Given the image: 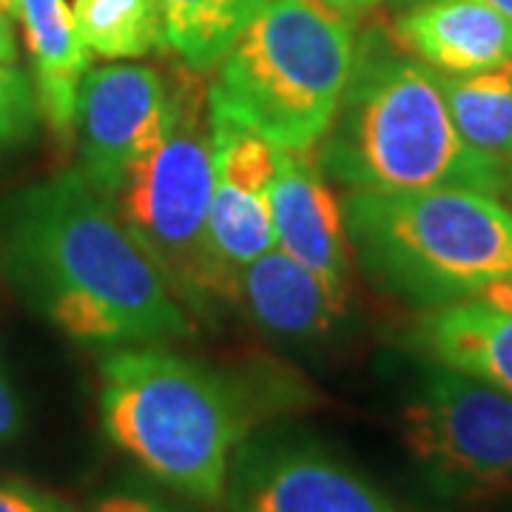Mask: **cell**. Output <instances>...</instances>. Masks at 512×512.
Segmentation results:
<instances>
[{"instance_id": "obj_26", "label": "cell", "mask_w": 512, "mask_h": 512, "mask_svg": "<svg viewBox=\"0 0 512 512\" xmlns=\"http://www.w3.org/2000/svg\"><path fill=\"white\" fill-rule=\"evenodd\" d=\"M481 3L493 6L498 15H504V18H507L512 23V0H481Z\"/></svg>"}, {"instance_id": "obj_25", "label": "cell", "mask_w": 512, "mask_h": 512, "mask_svg": "<svg viewBox=\"0 0 512 512\" xmlns=\"http://www.w3.org/2000/svg\"><path fill=\"white\" fill-rule=\"evenodd\" d=\"M501 200H507L512 208V160L504 163V188H501Z\"/></svg>"}, {"instance_id": "obj_20", "label": "cell", "mask_w": 512, "mask_h": 512, "mask_svg": "<svg viewBox=\"0 0 512 512\" xmlns=\"http://www.w3.org/2000/svg\"><path fill=\"white\" fill-rule=\"evenodd\" d=\"M83 512H191L174 504L168 495L148 490L140 484H120L111 487L106 493H100L97 498L89 501V507Z\"/></svg>"}, {"instance_id": "obj_7", "label": "cell", "mask_w": 512, "mask_h": 512, "mask_svg": "<svg viewBox=\"0 0 512 512\" xmlns=\"http://www.w3.org/2000/svg\"><path fill=\"white\" fill-rule=\"evenodd\" d=\"M404 444L444 498L512 493V396L447 365L430 367L402 413Z\"/></svg>"}, {"instance_id": "obj_15", "label": "cell", "mask_w": 512, "mask_h": 512, "mask_svg": "<svg viewBox=\"0 0 512 512\" xmlns=\"http://www.w3.org/2000/svg\"><path fill=\"white\" fill-rule=\"evenodd\" d=\"M18 20L35 66V94L40 117L60 143L74 134L77 89L92 69V52L77 32L66 0H18Z\"/></svg>"}, {"instance_id": "obj_4", "label": "cell", "mask_w": 512, "mask_h": 512, "mask_svg": "<svg viewBox=\"0 0 512 512\" xmlns=\"http://www.w3.org/2000/svg\"><path fill=\"white\" fill-rule=\"evenodd\" d=\"M350 254L373 285L444 308L512 285V208L478 191H350L342 200Z\"/></svg>"}, {"instance_id": "obj_6", "label": "cell", "mask_w": 512, "mask_h": 512, "mask_svg": "<svg viewBox=\"0 0 512 512\" xmlns=\"http://www.w3.org/2000/svg\"><path fill=\"white\" fill-rule=\"evenodd\" d=\"M214 140L208 86L185 69L168 83L163 128L126 171L114 211L185 311L214 316L231 302L208 242Z\"/></svg>"}, {"instance_id": "obj_1", "label": "cell", "mask_w": 512, "mask_h": 512, "mask_svg": "<svg viewBox=\"0 0 512 512\" xmlns=\"http://www.w3.org/2000/svg\"><path fill=\"white\" fill-rule=\"evenodd\" d=\"M0 271L49 325L80 345H168L197 319L80 168L0 205Z\"/></svg>"}, {"instance_id": "obj_23", "label": "cell", "mask_w": 512, "mask_h": 512, "mask_svg": "<svg viewBox=\"0 0 512 512\" xmlns=\"http://www.w3.org/2000/svg\"><path fill=\"white\" fill-rule=\"evenodd\" d=\"M18 0H0V63L18 66Z\"/></svg>"}, {"instance_id": "obj_17", "label": "cell", "mask_w": 512, "mask_h": 512, "mask_svg": "<svg viewBox=\"0 0 512 512\" xmlns=\"http://www.w3.org/2000/svg\"><path fill=\"white\" fill-rule=\"evenodd\" d=\"M441 92L467 146L512 160V66L478 74H441Z\"/></svg>"}, {"instance_id": "obj_14", "label": "cell", "mask_w": 512, "mask_h": 512, "mask_svg": "<svg viewBox=\"0 0 512 512\" xmlns=\"http://www.w3.org/2000/svg\"><path fill=\"white\" fill-rule=\"evenodd\" d=\"M419 348L512 396V285L433 308L419 322Z\"/></svg>"}, {"instance_id": "obj_2", "label": "cell", "mask_w": 512, "mask_h": 512, "mask_svg": "<svg viewBox=\"0 0 512 512\" xmlns=\"http://www.w3.org/2000/svg\"><path fill=\"white\" fill-rule=\"evenodd\" d=\"M316 163L328 180L365 194L461 188L501 200L504 188V165L458 134L439 72L373 35L356 46Z\"/></svg>"}, {"instance_id": "obj_27", "label": "cell", "mask_w": 512, "mask_h": 512, "mask_svg": "<svg viewBox=\"0 0 512 512\" xmlns=\"http://www.w3.org/2000/svg\"><path fill=\"white\" fill-rule=\"evenodd\" d=\"M413 3H419V0H413Z\"/></svg>"}, {"instance_id": "obj_22", "label": "cell", "mask_w": 512, "mask_h": 512, "mask_svg": "<svg viewBox=\"0 0 512 512\" xmlns=\"http://www.w3.org/2000/svg\"><path fill=\"white\" fill-rule=\"evenodd\" d=\"M23 402L18 396V387L9 379L6 367L0 362V447H9L23 430Z\"/></svg>"}, {"instance_id": "obj_12", "label": "cell", "mask_w": 512, "mask_h": 512, "mask_svg": "<svg viewBox=\"0 0 512 512\" xmlns=\"http://www.w3.org/2000/svg\"><path fill=\"white\" fill-rule=\"evenodd\" d=\"M393 35L407 55L441 74L512 66V23L481 0H419L399 15Z\"/></svg>"}, {"instance_id": "obj_13", "label": "cell", "mask_w": 512, "mask_h": 512, "mask_svg": "<svg viewBox=\"0 0 512 512\" xmlns=\"http://www.w3.org/2000/svg\"><path fill=\"white\" fill-rule=\"evenodd\" d=\"M234 302L256 328L282 342L330 336L348 311L345 296L330 291L319 276L276 245L239 271Z\"/></svg>"}, {"instance_id": "obj_11", "label": "cell", "mask_w": 512, "mask_h": 512, "mask_svg": "<svg viewBox=\"0 0 512 512\" xmlns=\"http://www.w3.org/2000/svg\"><path fill=\"white\" fill-rule=\"evenodd\" d=\"M276 248L319 276L330 291L348 299L350 242L342 202L330 191L328 177L308 151L276 148L271 183Z\"/></svg>"}, {"instance_id": "obj_21", "label": "cell", "mask_w": 512, "mask_h": 512, "mask_svg": "<svg viewBox=\"0 0 512 512\" xmlns=\"http://www.w3.org/2000/svg\"><path fill=\"white\" fill-rule=\"evenodd\" d=\"M0 512H77L63 498L23 481H0Z\"/></svg>"}, {"instance_id": "obj_5", "label": "cell", "mask_w": 512, "mask_h": 512, "mask_svg": "<svg viewBox=\"0 0 512 512\" xmlns=\"http://www.w3.org/2000/svg\"><path fill=\"white\" fill-rule=\"evenodd\" d=\"M353 63L348 15L322 0H271L217 63L208 109L274 148L311 151L342 103Z\"/></svg>"}, {"instance_id": "obj_8", "label": "cell", "mask_w": 512, "mask_h": 512, "mask_svg": "<svg viewBox=\"0 0 512 512\" xmlns=\"http://www.w3.org/2000/svg\"><path fill=\"white\" fill-rule=\"evenodd\" d=\"M231 512H396L350 464L305 436H256L231 461Z\"/></svg>"}, {"instance_id": "obj_9", "label": "cell", "mask_w": 512, "mask_h": 512, "mask_svg": "<svg viewBox=\"0 0 512 512\" xmlns=\"http://www.w3.org/2000/svg\"><path fill=\"white\" fill-rule=\"evenodd\" d=\"M168 80L151 66L109 63L89 69L77 89L74 134L80 174L114 197L126 171L163 128Z\"/></svg>"}, {"instance_id": "obj_18", "label": "cell", "mask_w": 512, "mask_h": 512, "mask_svg": "<svg viewBox=\"0 0 512 512\" xmlns=\"http://www.w3.org/2000/svg\"><path fill=\"white\" fill-rule=\"evenodd\" d=\"M86 49L103 60H137L165 46L160 0H74Z\"/></svg>"}, {"instance_id": "obj_24", "label": "cell", "mask_w": 512, "mask_h": 512, "mask_svg": "<svg viewBox=\"0 0 512 512\" xmlns=\"http://www.w3.org/2000/svg\"><path fill=\"white\" fill-rule=\"evenodd\" d=\"M322 3H328L330 9H336V12H342V15H348V18H356V15H362L367 9H373L376 3H382V0H322Z\"/></svg>"}, {"instance_id": "obj_10", "label": "cell", "mask_w": 512, "mask_h": 512, "mask_svg": "<svg viewBox=\"0 0 512 512\" xmlns=\"http://www.w3.org/2000/svg\"><path fill=\"white\" fill-rule=\"evenodd\" d=\"M214 197L208 211V242L222 285L234 302L237 274L276 245L271 183L276 148L245 128L211 117Z\"/></svg>"}, {"instance_id": "obj_16", "label": "cell", "mask_w": 512, "mask_h": 512, "mask_svg": "<svg viewBox=\"0 0 512 512\" xmlns=\"http://www.w3.org/2000/svg\"><path fill=\"white\" fill-rule=\"evenodd\" d=\"M268 3L271 0H160L165 46L183 60L185 69L214 72Z\"/></svg>"}, {"instance_id": "obj_3", "label": "cell", "mask_w": 512, "mask_h": 512, "mask_svg": "<svg viewBox=\"0 0 512 512\" xmlns=\"http://www.w3.org/2000/svg\"><path fill=\"white\" fill-rule=\"evenodd\" d=\"M100 421L111 444L148 476L200 504L225 501L231 461L251 427L234 384L165 345L103 356Z\"/></svg>"}, {"instance_id": "obj_19", "label": "cell", "mask_w": 512, "mask_h": 512, "mask_svg": "<svg viewBox=\"0 0 512 512\" xmlns=\"http://www.w3.org/2000/svg\"><path fill=\"white\" fill-rule=\"evenodd\" d=\"M40 106L32 80L18 66L0 63V157H9L35 140Z\"/></svg>"}]
</instances>
